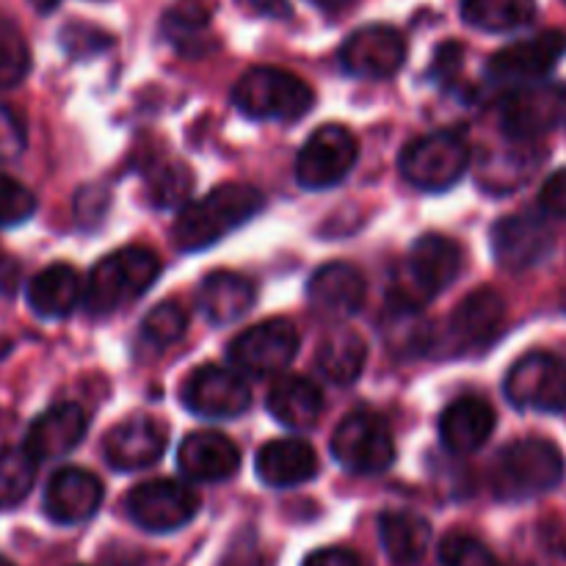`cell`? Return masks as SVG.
I'll return each mask as SVG.
<instances>
[{"instance_id": "5b68a950", "label": "cell", "mask_w": 566, "mask_h": 566, "mask_svg": "<svg viewBox=\"0 0 566 566\" xmlns=\"http://www.w3.org/2000/svg\"><path fill=\"white\" fill-rule=\"evenodd\" d=\"M462 271V252L446 235H423L409 249V258L401 269V280L392 287L390 298H396L398 310L418 313L437 293L451 287Z\"/></svg>"}, {"instance_id": "b9f144b4", "label": "cell", "mask_w": 566, "mask_h": 566, "mask_svg": "<svg viewBox=\"0 0 566 566\" xmlns=\"http://www.w3.org/2000/svg\"><path fill=\"white\" fill-rule=\"evenodd\" d=\"M302 566H363L357 553L346 551V547H324V551H315L313 556H307V562Z\"/></svg>"}, {"instance_id": "4316f807", "label": "cell", "mask_w": 566, "mask_h": 566, "mask_svg": "<svg viewBox=\"0 0 566 566\" xmlns=\"http://www.w3.org/2000/svg\"><path fill=\"white\" fill-rule=\"evenodd\" d=\"M365 363H368V343L352 326H337L321 337L315 365L332 385H354L363 376Z\"/></svg>"}, {"instance_id": "ac0fdd59", "label": "cell", "mask_w": 566, "mask_h": 566, "mask_svg": "<svg viewBox=\"0 0 566 566\" xmlns=\"http://www.w3.org/2000/svg\"><path fill=\"white\" fill-rule=\"evenodd\" d=\"M103 481L81 468H64L50 475L44 490V514L55 525H81L97 514Z\"/></svg>"}, {"instance_id": "f546056e", "label": "cell", "mask_w": 566, "mask_h": 566, "mask_svg": "<svg viewBox=\"0 0 566 566\" xmlns=\"http://www.w3.org/2000/svg\"><path fill=\"white\" fill-rule=\"evenodd\" d=\"M164 36L182 55H202L213 48L210 36V11L199 0H177L164 14Z\"/></svg>"}, {"instance_id": "f1b7e54d", "label": "cell", "mask_w": 566, "mask_h": 566, "mask_svg": "<svg viewBox=\"0 0 566 566\" xmlns=\"http://www.w3.org/2000/svg\"><path fill=\"white\" fill-rule=\"evenodd\" d=\"M379 539L392 566H418L429 553L431 525L412 512H385L379 517Z\"/></svg>"}, {"instance_id": "83f0119b", "label": "cell", "mask_w": 566, "mask_h": 566, "mask_svg": "<svg viewBox=\"0 0 566 566\" xmlns=\"http://www.w3.org/2000/svg\"><path fill=\"white\" fill-rule=\"evenodd\" d=\"M265 407H269L271 418L276 423L304 431L318 423L321 412H324V396H321V390L310 379L285 376V379H280L269 390Z\"/></svg>"}, {"instance_id": "603a6c76", "label": "cell", "mask_w": 566, "mask_h": 566, "mask_svg": "<svg viewBox=\"0 0 566 566\" xmlns=\"http://www.w3.org/2000/svg\"><path fill=\"white\" fill-rule=\"evenodd\" d=\"M506 324V302L492 287L468 293L451 313V335L464 348H486L501 337Z\"/></svg>"}, {"instance_id": "d6986e66", "label": "cell", "mask_w": 566, "mask_h": 566, "mask_svg": "<svg viewBox=\"0 0 566 566\" xmlns=\"http://www.w3.org/2000/svg\"><path fill=\"white\" fill-rule=\"evenodd\" d=\"M177 468L188 481L219 484L230 481L241 468V451L221 431H193L177 448Z\"/></svg>"}, {"instance_id": "e0dca14e", "label": "cell", "mask_w": 566, "mask_h": 566, "mask_svg": "<svg viewBox=\"0 0 566 566\" xmlns=\"http://www.w3.org/2000/svg\"><path fill=\"white\" fill-rule=\"evenodd\" d=\"M169 446V429L149 415H133L105 434V462L122 473L153 468Z\"/></svg>"}, {"instance_id": "74e56055", "label": "cell", "mask_w": 566, "mask_h": 566, "mask_svg": "<svg viewBox=\"0 0 566 566\" xmlns=\"http://www.w3.org/2000/svg\"><path fill=\"white\" fill-rule=\"evenodd\" d=\"M25 149V127L11 108L0 105V164H11Z\"/></svg>"}, {"instance_id": "484cf974", "label": "cell", "mask_w": 566, "mask_h": 566, "mask_svg": "<svg viewBox=\"0 0 566 566\" xmlns=\"http://www.w3.org/2000/svg\"><path fill=\"white\" fill-rule=\"evenodd\" d=\"M83 280L72 265L53 263L28 282V304L39 318H66L83 298Z\"/></svg>"}, {"instance_id": "3957f363", "label": "cell", "mask_w": 566, "mask_h": 566, "mask_svg": "<svg viewBox=\"0 0 566 566\" xmlns=\"http://www.w3.org/2000/svg\"><path fill=\"white\" fill-rule=\"evenodd\" d=\"M160 276V260L147 247H125L105 254L86 280V310L92 315H114L125 304L142 298Z\"/></svg>"}, {"instance_id": "4fadbf2b", "label": "cell", "mask_w": 566, "mask_h": 566, "mask_svg": "<svg viewBox=\"0 0 566 566\" xmlns=\"http://www.w3.org/2000/svg\"><path fill=\"white\" fill-rule=\"evenodd\" d=\"M298 352V329L287 318H269L249 326L230 343V359L238 370L269 376L285 370Z\"/></svg>"}, {"instance_id": "7a4b0ae2", "label": "cell", "mask_w": 566, "mask_h": 566, "mask_svg": "<svg viewBox=\"0 0 566 566\" xmlns=\"http://www.w3.org/2000/svg\"><path fill=\"white\" fill-rule=\"evenodd\" d=\"M566 462L558 446L542 437L514 440L497 453L492 468V490L501 501H528L547 495L564 481Z\"/></svg>"}, {"instance_id": "d4e9b609", "label": "cell", "mask_w": 566, "mask_h": 566, "mask_svg": "<svg viewBox=\"0 0 566 566\" xmlns=\"http://www.w3.org/2000/svg\"><path fill=\"white\" fill-rule=\"evenodd\" d=\"M254 298H258L254 282L235 271H213L205 276L197 293L199 313L213 326L235 324L241 315L254 307Z\"/></svg>"}, {"instance_id": "9c48e42d", "label": "cell", "mask_w": 566, "mask_h": 566, "mask_svg": "<svg viewBox=\"0 0 566 566\" xmlns=\"http://www.w3.org/2000/svg\"><path fill=\"white\" fill-rule=\"evenodd\" d=\"M197 492L186 481L155 479L133 486L127 495V514L147 534H171L191 523L199 514Z\"/></svg>"}, {"instance_id": "d6a6232c", "label": "cell", "mask_w": 566, "mask_h": 566, "mask_svg": "<svg viewBox=\"0 0 566 566\" xmlns=\"http://www.w3.org/2000/svg\"><path fill=\"white\" fill-rule=\"evenodd\" d=\"M31 72V50L9 17H0V88H14Z\"/></svg>"}, {"instance_id": "8d00e7d4", "label": "cell", "mask_w": 566, "mask_h": 566, "mask_svg": "<svg viewBox=\"0 0 566 566\" xmlns=\"http://www.w3.org/2000/svg\"><path fill=\"white\" fill-rule=\"evenodd\" d=\"M36 213V197L31 188L0 175V227H17Z\"/></svg>"}, {"instance_id": "836d02e7", "label": "cell", "mask_w": 566, "mask_h": 566, "mask_svg": "<svg viewBox=\"0 0 566 566\" xmlns=\"http://www.w3.org/2000/svg\"><path fill=\"white\" fill-rule=\"evenodd\" d=\"M188 329V313L180 302H160L153 313L144 318L142 337L153 348H169L186 335Z\"/></svg>"}, {"instance_id": "6da1fadb", "label": "cell", "mask_w": 566, "mask_h": 566, "mask_svg": "<svg viewBox=\"0 0 566 566\" xmlns=\"http://www.w3.org/2000/svg\"><path fill=\"white\" fill-rule=\"evenodd\" d=\"M265 197L247 182H224L197 202L186 205L175 221V243L180 252H202L224 241L230 232L252 221L263 210Z\"/></svg>"}, {"instance_id": "7c38bea8", "label": "cell", "mask_w": 566, "mask_h": 566, "mask_svg": "<svg viewBox=\"0 0 566 566\" xmlns=\"http://www.w3.org/2000/svg\"><path fill=\"white\" fill-rule=\"evenodd\" d=\"M182 407L199 418L232 420L252 407V390L247 381L221 365H199L180 387Z\"/></svg>"}, {"instance_id": "2e32d148", "label": "cell", "mask_w": 566, "mask_h": 566, "mask_svg": "<svg viewBox=\"0 0 566 566\" xmlns=\"http://www.w3.org/2000/svg\"><path fill=\"white\" fill-rule=\"evenodd\" d=\"M553 247H556V238L542 216L514 213L492 227V254L501 269H534L553 252Z\"/></svg>"}, {"instance_id": "8992f818", "label": "cell", "mask_w": 566, "mask_h": 566, "mask_svg": "<svg viewBox=\"0 0 566 566\" xmlns=\"http://www.w3.org/2000/svg\"><path fill=\"white\" fill-rule=\"evenodd\" d=\"M401 175L409 186L442 193L457 186L470 166V144L457 130H437L418 136L403 147Z\"/></svg>"}, {"instance_id": "ffe728a7", "label": "cell", "mask_w": 566, "mask_h": 566, "mask_svg": "<svg viewBox=\"0 0 566 566\" xmlns=\"http://www.w3.org/2000/svg\"><path fill=\"white\" fill-rule=\"evenodd\" d=\"M88 431V415L77 403H55L44 409L25 434V451L36 462H53L81 446Z\"/></svg>"}, {"instance_id": "7402d4cb", "label": "cell", "mask_w": 566, "mask_h": 566, "mask_svg": "<svg viewBox=\"0 0 566 566\" xmlns=\"http://www.w3.org/2000/svg\"><path fill=\"white\" fill-rule=\"evenodd\" d=\"M254 470L265 486L291 490V486L307 484L318 475V453L307 440H298V437L271 440L258 451Z\"/></svg>"}, {"instance_id": "5bb4252c", "label": "cell", "mask_w": 566, "mask_h": 566, "mask_svg": "<svg viewBox=\"0 0 566 566\" xmlns=\"http://www.w3.org/2000/svg\"><path fill=\"white\" fill-rule=\"evenodd\" d=\"M343 72L363 81H387L407 61V39L390 25H365L343 42L337 53Z\"/></svg>"}, {"instance_id": "44dd1931", "label": "cell", "mask_w": 566, "mask_h": 566, "mask_svg": "<svg viewBox=\"0 0 566 566\" xmlns=\"http://www.w3.org/2000/svg\"><path fill=\"white\" fill-rule=\"evenodd\" d=\"M365 276L348 263H326L313 274L307 285V298L315 313L324 318H352L363 310Z\"/></svg>"}, {"instance_id": "52a82bcc", "label": "cell", "mask_w": 566, "mask_h": 566, "mask_svg": "<svg viewBox=\"0 0 566 566\" xmlns=\"http://www.w3.org/2000/svg\"><path fill=\"white\" fill-rule=\"evenodd\" d=\"M337 464L354 475H379L396 462L392 431L379 415L352 412L340 420L332 437Z\"/></svg>"}, {"instance_id": "cb8c5ba5", "label": "cell", "mask_w": 566, "mask_h": 566, "mask_svg": "<svg viewBox=\"0 0 566 566\" xmlns=\"http://www.w3.org/2000/svg\"><path fill=\"white\" fill-rule=\"evenodd\" d=\"M497 418L490 401L479 396H464L448 403L446 412L440 418V437L442 446L451 453H475L490 442L492 431H495Z\"/></svg>"}, {"instance_id": "ba28073f", "label": "cell", "mask_w": 566, "mask_h": 566, "mask_svg": "<svg viewBox=\"0 0 566 566\" xmlns=\"http://www.w3.org/2000/svg\"><path fill=\"white\" fill-rule=\"evenodd\" d=\"M501 130L514 142H531L556 130L566 116L564 83H523L514 86L497 105Z\"/></svg>"}, {"instance_id": "277c9868", "label": "cell", "mask_w": 566, "mask_h": 566, "mask_svg": "<svg viewBox=\"0 0 566 566\" xmlns=\"http://www.w3.org/2000/svg\"><path fill=\"white\" fill-rule=\"evenodd\" d=\"M238 111L254 122H296L310 114L315 92L310 83L276 66H254L232 88Z\"/></svg>"}, {"instance_id": "ee69618b", "label": "cell", "mask_w": 566, "mask_h": 566, "mask_svg": "<svg viewBox=\"0 0 566 566\" xmlns=\"http://www.w3.org/2000/svg\"><path fill=\"white\" fill-rule=\"evenodd\" d=\"M59 3H61V0H31L33 9L42 11V14H48V11H53Z\"/></svg>"}, {"instance_id": "30bf717a", "label": "cell", "mask_w": 566, "mask_h": 566, "mask_svg": "<svg viewBox=\"0 0 566 566\" xmlns=\"http://www.w3.org/2000/svg\"><path fill=\"white\" fill-rule=\"evenodd\" d=\"M359 158V142L348 127L321 125L304 142L296 158V180L307 191H324L352 175Z\"/></svg>"}, {"instance_id": "7bdbcfd3", "label": "cell", "mask_w": 566, "mask_h": 566, "mask_svg": "<svg viewBox=\"0 0 566 566\" xmlns=\"http://www.w3.org/2000/svg\"><path fill=\"white\" fill-rule=\"evenodd\" d=\"M247 3L254 14L271 17V20H287V17H293V9L287 0H247Z\"/></svg>"}, {"instance_id": "7dc6e473", "label": "cell", "mask_w": 566, "mask_h": 566, "mask_svg": "<svg viewBox=\"0 0 566 566\" xmlns=\"http://www.w3.org/2000/svg\"><path fill=\"white\" fill-rule=\"evenodd\" d=\"M0 566H17V564H14V562H9V558L0 556Z\"/></svg>"}, {"instance_id": "ab89813d", "label": "cell", "mask_w": 566, "mask_h": 566, "mask_svg": "<svg viewBox=\"0 0 566 566\" xmlns=\"http://www.w3.org/2000/svg\"><path fill=\"white\" fill-rule=\"evenodd\" d=\"M221 566H271V562L265 558L263 547L254 539V534H238L232 545L227 547Z\"/></svg>"}, {"instance_id": "e575fe53", "label": "cell", "mask_w": 566, "mask_h": 566, "mask_svg": "<svg viewBox=\"0 0 566 566\" xmlns=\"http://www.w3.org/2000/svg\"><path fill=\"white\" fill-rule=\"evenodd\" d=\"M149 197L158 208H175L191 191V171H188L186 164L180 160H166V164H158L153 171H149Z\"/></svg>"}, {"instance_id": "9a60e30c", "label": "cell", "mask_w": 566, "mask_h": 566, "mask_svg": "<svg viewBox=\"0 0 566 566\" xmlns=\"http://www.w3.org/2000/svg\"><path fill=\"white\" fill-rule=\"evenodd\" d=\"M566 55V33L564 31H542L536 36L514 42L509 48L497 50L490 61V75L497 83H536L551 75L556 64Z\"/></svg>"}, {"instance_id": "f35d334b", "label": "cell", "mask_w": 566, "mask_h": 566, "mask_svg": "<svg viewBox=\"0 0 566 566\" xmlns=\"http://www.w3.org/2000/svg\"><path fill=\"white\" fill-rule=\"evenodd\" d=\"M61 42L66 44L72 55H92L97 50L108 48L111 36L92 25H70L66 31H61Z\"/></svg>"}, {"instance_id": "1f68e13d", "label": "cell", "mask_w": 566, "mask_h": 566, "mask_svg": "<svg viewBox=\"0 0 566 566\" xmlns=\"http://www.w3.org/2000/svg\"><path fill=\"white\" fill-rule=\"evenodd\" d=\"M36 464L25 448H0V512L25 501L36 481Z\"/></svg>"}, {"instance_id": "4dcf8cb0", "label": "cell", "mask_w": 566, "mask_h": 566, "mask_svg": "<svg viewBox=\"0 0 566 566\" xmlns=\"http://www.w3.org/2000/svg\"><path fill=\"white\" fill-rule=\"evenodd\" d=\"M468 25L486 33H509L528 25L536 14L534 0H459Z\"/></svg>"}, {"instance_id": "d590c367", "label": "cell", "mask_w": 566, "mask_h": 566, "mask_svg": "<svg viewBox=\"0 0 566 566\" xmlns=\"http://www.w3.org/2000/svg\"><path fill=\"white\" fill-rule=\"evenodd\" d=\"M440 566H501V562L475 536L448 534L440 542Z\"/></svg>"}, {"instance_id": "bcb514c9", "label": "cell", "mask_w": 566, "mask_h": 566, "mask_svg": "<svg viewBox=\"0 0 566 566\" xmlns=\"http://www.w3.org/2000/svg\"><path fill=\"white\" fill-rule=\"evenodd\" d=\"M9 348H11L9 340H0V359H3L6 354H9Z\"/></svg>"}, {"instance_id": "f6af8a7d", "label": "cell", "mask_w": 566, "mask_h": 566, "mask_svg": "<svg viewBox=\"0 0 566 566\" xmlns=\"http://www.w3.org/2000/svg\"><path fill=\"white\" fill-rule=\"evenodd\" d=\"M315 3H318L321 9H340V6H346L348 0H315Z\"/></svg>"}, {"instance_id": "8fae6325", "label": "cell", "mask_w": 566, "mask_h": 566, "mask_svg": "<svg viewBox=\"0 0 566 566\" xmlns=\"http://www.w3.org/2000/svg\"><path fill=\"white\" fill-rule=\"evenodd\" d=\"M506 398L517 409L558 415L566 409V363L556 354L534 352L512 365L503 381Z\"/></svg>"}, {"instance_id": "60d3db41", "label": "cell", "mask_w": 566, "mask_h": 566, "mask_svg": "<svg viewBox=\"0 0 566 566\" xmlns=\"http://www.w3.org/2000/svg\"><path fill=\"white\" fill-rule=\"evenodd\" d=\"M539 205L547 216L566 219V169H558L556 175L547 177L539 193Z\"/></svg>"}]
</instances>
